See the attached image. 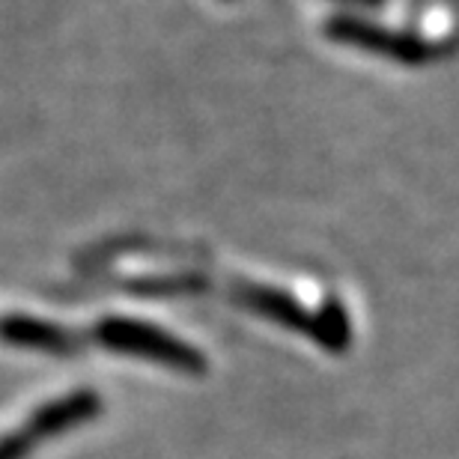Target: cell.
<instances>
[{
    "label": "cell",
    "mask_w": 459,
    "mask_h": 459,
    "mask_svg": "<svg viewBox=\"0 0 459 459\" xmlns=\"http://www.w3.org/2000/svg\"><path fill=\"white\" fill-rule=\"evenodd\" d=\"M328 36L337 42L358 45V48H364V51L385 54V57H394L403 63H424L429 57V48L424 42H418L415 36L391 33L379 24L364 22V18H352V15H341V18H334V22H328Z\"/></svg>",
    "instance_id": "cell-2"
},
{
    "label": "cell",
    "mask_w": 459,
    "mask_h": 459,
    "mask_svg": "<svg viewBox=\"0 0 459 459\" xmlns=\"http://www.w3.org/2000/svg\"><path fill=\"white\" fill-rule=\"evenodd\" d=\"M0 337L13 346H22V349H36V352H51V355H69L75 343L72 337L63 332L60 325H51V323H42V319H33V316H6L0 323Z\"/></svg>",
    "instance_id": "cell-4"
},
{
    "label": "cell",
    "mask_w": 459,
    "mask_h": 459,
    "mask_svg": "<svg viewBox=\"0 0 459 459\" xmlns=\"http://www.w3.org/2000/svg\"><path fill=\"white\" fill-rule=\"evenodd\" d=\"M343 4H358V6H379L385 0H343Z\"/></svg>",
    "instance_id": "cell-7"
},
{
    "label": "cell",
    "mask_w": 459,
    "mask_h": 459,
    "mask_svg": "<svg viewBox=\"0 0 459 459\" xmlns=\"http://www.w3.org/2000/svg\"><path fill=\"white\" fill-rule=\"evenodd\" d=\"M245 301L254 310H260V314H269L272 319H278V323H283V325H292V328H299V332L316 334V319L305 316V314H301V307L292 305V301L287 296H281V292L251 290L245 296Z\"/></svg>",
    "instance_id": "cell-5"
},
{
    "label": "cell",
    "mask_w": 459,
    "mask_h": 459,
    "mask_svg": "<svg viewBox=\"0 0 459 459\" xmlns=\"http://www.w3.org/2000/svg\"><path fill=\"white\" fill-rule=\"evenodd\" d=\"M96 337L102 341V346L114 349V352L150 358V361L173 367V370H182V373L206 370V361L197 349H191L188 343L170 337L168 332H161V328L134 323V319H119V316L105 319V323L99 325Z\"/></svg>",
    "instance_id": "cell-1"
},
{
    "label": "cell",
    "mask_w": 459,
    "mask_h": 459,
    "mask_svg": "<svg viewBox=\"0 0 459 459\" xmlns=\"http://www.w3.org/2000/svg\"><path fill=\"white\" fill-rule=\"evenodd\" d=\"M36 442L27 436V429H18V433H9L0 438V459H24L30 454V447Z\"/></svg>",
    "instance_id": "cell-6"
},
{
    "label": "cell",
    "mask_w": 459,
    "mask_h": 459,
    "mask_svg": "<svg viewBox=\"0 0 459 459\" xmlns=\"http://www.w3.org/2000/svg\"><path fill=\"white\" fill-rule=\"evenodd\" d=\"M99 409H102V400H99L93 391H87V388L72 391L66 397L42 406L24 429L33 442H39V438H54L60 433H66V429H75L81 424H87V420H93L99 415Z\"/></svg>",
    "instance_id": "cell-3"
}]
</instances>
